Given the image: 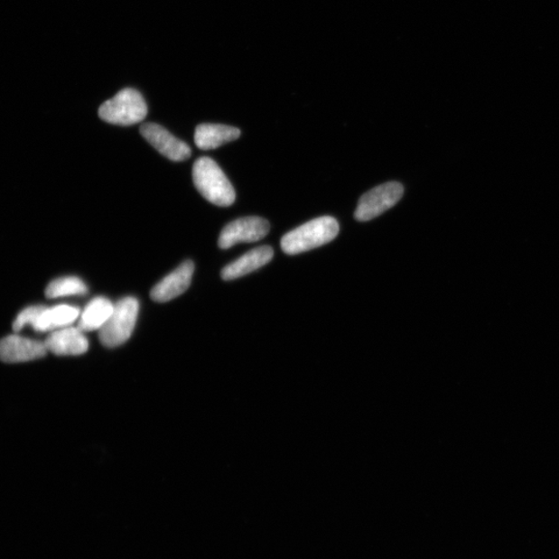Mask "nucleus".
<instances>
[{
  "mask_svg": "<svg viewBox=\"0 0 559 559\" xmlns=\"http://www.w3.org/2000/svg\"><path fill=\"white\" fill-rule=\"evenodd\" d=\"M113 308L115 305L106 297H96L85 307L78 328L83 331H100L108 321Z\"/></svg>",
  "mask_w": 559,
  "mask_h": 559,
  "instance_id": "14",
  "label": "nucleus"
},
{
  "mask_svg": "<svg viewBox=\"0 0 559 559\" xmlns=\"http://www.w3.org/2000/svg\"><path fill=\"white\" fill-rule=\"evenodd\" d=\"M240 131L237 127L217 125L202 124L196 127L195 144L203 151L215 150L226 144L238 139Z\"/></svg>",
  "mask_w": 559,
  "mask_h": 559,
  "instance_id": "12",
  "label": "nucleus"
},
{
  "mask_svg": "<svg viewBox=\"0 0 559 559\" xmlns=\"http://www.w3.org/2000/svg\"><path fill=\"white\" fill-rule=\"evenodd\" d=\"M46 344L20 336L0 340V360L5 363H23L44 358Z\"/></svg>",
  "mask_w": 559,
  "mask_h": 559,
  "instance_id": "8",
  "label": "nucleus"
},
{
  "mask_svg": "<svg viewBox=\"0 0 559 559\" xmlns=\"http://www.w3.org/2000/svg\"><path fill=\"white\" fill-rule=\"evenodd\" d=\"M79 315V309L73 306L61 305L53 308L44 307L37 317V320L33 322V328L38 331H48L67 328L76 321Z\"/></svg>",
  "mask_w": 559,
  "mask_h": 559,
  "instance_id": "13",
  "label": "nucleus"
},
{
  "mask_svg": "<svg viewBox=\"0 0 559 559\" xmlns=\"http://www.w3.org/2000/svg\"><path fill=\"white\" fill-rule=\"evenodd\" d=\"M194 267L193 261L187 260L182 263L153 288L151 292L152 300L166 303L186 293L191 282H192Z\"/></svg>",
  "mask_w": 559,
  "mask_h": 559,
  "instance_id": "9",
  "label": "nucleus"
},
{
  "mask_svg": "<svg viewBox=\"0 0 559 559\" xmlns=\"http://www.w3.org/2000/svg\"><path fill=\"white\" fill-rule=\"evenodd\" d=\"M403 193H405V188L397 182H387L372 189L360 197L355 218L359 222L373 220L397 204Z\"/></svg>",
  "mask_w": 559,
  "mask_h": 559,
  "instance_id": "5",
  "label": "nucleus"
},
{
  "mask_svg": "<svg viewBox=\"0 0 559 559\" xmlns=\"http://www.w3.org/2000/svg\"><path fill=\"white\" fill-rule=\"evenodd\" d=\"M273 257L274 250L272 247H258L256 249H253L238 260L233 261L232 264L226 266L221 273L222 279L231 281L244 277V275L257 271L260 267L270 263Z\"/></svg>",
  "mask_w": 559,
  "mask_h": 559,
  "instance_id": "11",
  "label": "nucleus"
},
{
  "mask_svg": "<svg viewBox=\"0 0 559 559\" xmlns=\"http://www.w3.org/2000/svg\"><path fill=\"white\" fill-rule=\"evenodd\" d=\"M193 181L205 200L218 207H230L236 201V191L231 182L210 158L201 157L194 163Z\"/></svg>",
  "mask_w": 559,
  "mask_h": 559,
  "instance_id": "1",
  "label": "nucleus"
},
{
  "mask_svg": "<svg viewBox=\"0 0 559 559\" xmlns=\"http://www.w3.org/2000/svg\"><path fill=\"white\" fill-rule=\"evenodd\" d=\"M139 313V302L135 297H125L113 308L107 322L100 330V340L106 348L115 349L123 345L133 334Z\"/></svg>",
  "mask_w": 559,
  "mask_h": 559,
  "instance_id": "4",
  "label": "nucleus"
},
{
  "mask_svg": "<svg viewBox=\"0 0 559 559\" xmlns=\"http://www.w3.org/2000/svg\"><path fill=\"white\" fill-rule=\"evenodd\" d=\"M42 309H44V307L35 306L23 311V312H21L16 318L15 322L13 324L14 331H19L23 330L25 325H33L35 320H37L39 314L42 312Z\"/></svg>",
  "mask_w": 559,
  "mask_h": 559,
  "instance_id": "16",
  "label": "nucleus"
},
{
  "mask_svg": "<svg viewBox=\"0 0 559 559\" xmlns=\"http://www.w3.org/2000/svg\"><path fill=\"white\" fill-rule=\"evenodd\" d=\"M46 348L56 356H80L89 350V340L79 328H63L46 340Z\"/></svg>",
  "mask_w": 559,
  "mask_h": 559,
  "instance_id": "10",
  "label": "nucleus"
},
{
  "mask_svg": "<svg viewBox=\"0 0 559 559\" xmlns=\"http://www.w3.org/2000/svg\"><path fill=\"white\" fill-rule=\"evenodd\" d=\"M336 219L321 217L314 219L282 238L281 247L288 255L307 252L331 242L339 233Z\"/></svg>",
  "mask_w": 559,
  "mask_h": 559,
  "instance_id": "2",
  "label": "nucleus"
},
{
  "mask_svg": "<svg viewBox=\"0 0 559 559\" xmlns=\"http://www.w3.org/2000/svg\"><path fill=\"white\" fill-rule=\"evenodd\" d=\"M147 116V106L143 95L134 89H125L106 101L98 109V116L106 123L133 126L143 122Z\"/></svg>",
  "mask_w": 559,
  "mask_h": 559,
  "instance_id": "3",
  "label": "nucleus"
},
{
  "mask_svg": "<svg viewBox=\"0 0 559 559\" xmlns=\"http://www.w3.org/2000/svg\"><path fill=\"white\" fill-rule=\"evenodd\" d=\"M140 133L148 144L169 160L182 162L191 157L190 146L158 124H144L140 126Z\"/></svg>",
  "mask_w": 559,
  "mask_h": 559,
  "instance_id": "7",
  "label": "nucleus"
},
{
  "mask_svg": "<svg viewBox=\"0 0 559 559\" xmlns=\"http://www.w3.org/2000/svg\"><path fill=\"white\" fill-rule=\"evenodd\" d=\"M268 231L270 223L264 218H240L225 226L218 244L226 250L237 244L258 242L268 235Z\"/></svg>",
  "mask_w": 559,
  "mask_h": 559,
  "instance_id": "6",
  "label": "nucleus"
},
{
  "mask_svg": "<svg viewBox=\"0 0 559 559\" xmlns=\"http://www.w3.org/2000/svg\"><path fill=\"white\" fill-rule=\"evenodd\" d=\"M88 293V287L84 282L77 277L60 278L52 281L46 289L49 299L69 295H82Z\"/></svg>",
  "mask_w": 559,
  "mask_h": 559,
  "instance_id": "15",
  "label": "nucleus"
}]
</instances>
